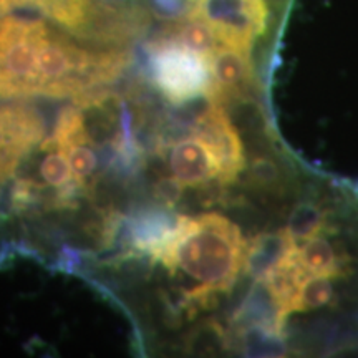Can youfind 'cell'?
<instances>
[{
  "instance_id": "6da1fadb",
  "label": "cell",
  "mask_w": 358,
  "mask_h": 358,
  "mask_svg": "<svg viewBox=\"0 0 358 358\" xmlns=\"http://www.w3.org/2000/svg\"><path fill=\"white\" fill-rule=\"evenodd\" d=\"M131 64L128 47L82 42L42 17H0V100H78L108 90Z\"/></svg>"
},
{
  "instance_id": "7a4b0ae2",
  "label": "cell",
  "mask_w": 358,
  "mask_h": 358,
  "mask_svg": "<svg viewBox=\"0 0 358 358\" xmlns=\"http://www.w3.org/2000/svg\"><path fill=\"white\" fill-rule=\"evenodd\" d=\"M245 244L239 227L221 214L178 216L171 234L150 259L171 275L179 272L194 282L181 297L182 307L192 317L216 306L217 295L234 287L244 271Z\"/></svg>"
},
{
  "instance_id": "3957f363",
  "label": "cell",
  "mask_w": 358,
  "mask_h": 358,
  "mask_svg": "<svg viewBox=\"0 0 358 358\" xmlns=\"http://www.w3.org/2000/svg\"><path fill=\"white\" fill-rule=\"evenodd\" d=\"M0 10L37 12L82 42L128 47L148 27V10L133 0H0Z\"/></svg>"
},
{
  "instance_id": "277c9868",
  "label": "cell",
  "mask_w": 358,
  "mask_h": 358,
  "mask_svg": "<svg viewBox=\"0 0 358 358\" xmlns=\"http://www.w3.org/2000/svg\"><path fill=\"white\" fill-rule=\"evenodd\" d=\"M146 73L159 95L173 105H186L211 93L209 57L158 30L146 42Z\"/></svg>"
},
{
  "instance_id": "5b68a950",
  "label": "cell",
  "mask_w": 358,
  "mask_h": 358,
  "mask_svg": "<svg viewBox=\"0 0 358 358\" xmlns=\"http://www.w3.org/2000/svg\"><path fill=\"white\" fill-rule=\"evenodd\" d=\"M191 129L211 146L221 164V185H231L245 168L244 145L239 131L219 101L208 100V105L196 115Z\"/></svg>"
},
{
  "instance_id": "8992f818",
  "label": "cell",
  "mask_w": 358,
  "mask_h": 358,
  "mask_svg": "<svg viewBox=\"0 0 358 358\" xmlns=\"http://www.w3.org/2000/svg\"><path fill=\"white\" fill-rule=\"evenodd\" d=\"M159 151H166L161 155H166L171 174L169 178L176 181L182 191L211 186L213 182L221 185V164L216 155L192 129L186 136L164 143Z\"/></svg>"
},
{
  "instance_id": "52a82bcc",
  "label": "cell",
  "mask_w": 358,
  "mask_h": 358,
  "mask_svg": "<svg viewBox=\"0 0 358 358\" xmlns=\"http://www.w3.org/2000/svg\"><path fill=\"white\" fill-rule=\"evenodd\" d=\"M211 70V93L208 100L226 103L237 100L239 96H248L252 93L256 85V70H254L252 52L244 48L219 45L209 57Z\"/></svg>"
},
{
  "instance_id": "ba28073f",
  "label": "cell",
  "mask_w": 358,
  "mask_h": 358,
  "mask_svg": "<svg viewBox=\"0 0 358 358\" xmlns=\"http://www.w3.org/2000/svg\"><path fill=\"white\" fill-rule=\"evenodd\" d=\"M297 249L294 237L285 229L259 232L245 244L244 272L254 282H264L268 272Z\"/></svg>"
},
{
  "instance_id": "9c48e42d",
  "label": "cell",
  "mask_w": 358,
  "mask_h": 358,
  "mask_svg": "<svg viewBox=\"0 0 358 358\" xmlns=\"http://www.w3.org/2000/svg\"><path fill=\"white\" fill-rule=\"evenodd\" d=\"M307 275L308 272L299 261L297 249H295L284 261L277 264L264 280V285H266L268 294L274 299L277 308H279V315L284 324H287L290 313L295 312L299 292H301V287Z\"/></svg>"
},
{
  "instance_id": "30bf717a",
  "label": "cell",
  "mask_w": 358,
  "mask_h": 358,
  "mask_svg": "<svg viewBox=\"0 0 358 358\" xmlns=\"http://www.w3.org/2000/svg\"><path fill=\"white\" fill-rule=\"evenodd\" d=\"M297 257L303 268L312 275L340 277L343 274V259L335 252L332 244L325 237L315 236L306 241L301 249H297Z\"/></svg>"
},
{
  "instance_id": "8fae6325",
  "label": "cell",
  "mask_w": 358,
  "mask_h": 358,
  "mask_svg": "<svg viewBox=\"0 0 358 358\" xmlns=\"http://www.w3.org/2000/svg\"><path fill=\"white\" fill-rule=\"evenodd\" d=\"M295 243H306L329 229V214L313 201H302L290 213L287 227Z\"/></svg>"
},
{
  "instance_id": "7c38bea8",
  "label": "cell",
  "mask_w": 358,
  "mask_h": 358,
  "mask_svg": "<svg viewBox=\"0 0 358 358\" xmlns=\"http://www.w3.org/2000/svg\"><path fill=\"white\" fill-rule=\"evenodd\" d=\"M239 343L244 355L252 357H282L287 350L282 334H275L262 327L239 329Z\"/></svg>"
},
{
  "instance_id": "4fadbf2b",
  "label": "cell",
  "mask_w": 358,
  "mask_h": 358,
  "mask_svg": "<svg viewBox=\"0 0 358 358\" xmlns=\"http://www.w3.org/2000/svg\"><path fill=\"white\" fill-rule=\"evenodd\" d=\"M334 299V285L330 277L308 274L299 292L295 312H310L329 306Z\"/></svg>"
},
{
  "instance_id": "5bb4252c",
  "label": "cell",
  "mask_w": 358,
  "mask_h": 358,
  "mask_svg": "<svg viewBox=\"0 0 358 358\" xmlns=\"http://www.w3.org/2000/svg\"><path fill=\"white\" fill-rule=\"evenodd\" d=\"M280 174L271 158H256L250 166V181L259 187H271L279 182Z\"/></svg>"
}]
</instances>
